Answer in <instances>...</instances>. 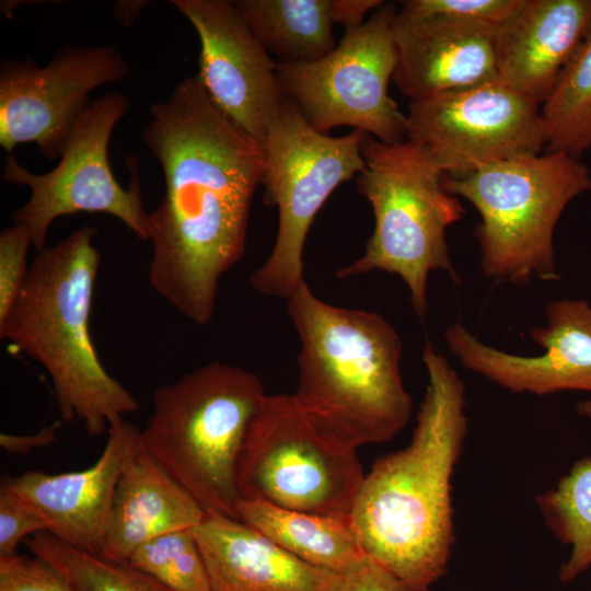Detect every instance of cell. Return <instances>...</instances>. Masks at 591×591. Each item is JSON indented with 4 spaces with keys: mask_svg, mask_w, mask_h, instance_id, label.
Here are the masks:
<instances>
[{
    "mask_svg": "<svg viewBox=\"0 0 591 591\" xmlns=\"http://www.w3.org/2000/svg\"><path fill=\"white\" fill-rule=\"evenodd\" d=\"M142 139L165 193L149 213L153 290L197 325L215 314L219 282L241 260L264 147L224 115L196 77L150 108Z\"/></svg>",
    "mask_w": 591,
    "mask_h": 591,
    "instance_id": "obj_1",
    "label": "cell"
},
{
    "mask_svg": "<svg viewBox=\"0 0 591 591\" xmlns=\"http://www.w3.org/2000/svg\"><path fill=\"white\" fill-rule=\"evenodd\" d=\"M97 461L83 471H26L2 480L48 522V532L100 556L118 478L141 443V430L125 419L109 426Z\"/></svg>",
    "mask_w": 591,
    "mask_h": 591,
    "instance_id": "obj_16",
    "label": "cell"
},
{
    "mask_svg": "<svg viewBox=\"0 0 591 591\" xmlns=\"http://www.w3.org/2000/svg\"><path fill=\"white\" fill-rule=\"evenodd\" d=\"M396 11L384 2L316 61L277 65L283 95L312 128L325 134L349 126L383 142L405 140L406 115L389 94L396 67Z\"/></svg>",
    "mask_w": 591,
    "mask_h": 591,
    "instance_id": "obj_11",
    "label": "cell"
},
{
    "mask_svg": "<svg viewBox=\"0 0 591 591\" xmlns=\"http://www.w3.org/2000/svg\"><path fill=\"white\" fill-rule=\"evenodd\" d=\"M128 563L173 591H209L208 572L194 528L144 542L132 552Z\"/></svg>",
    "mask_w": 591,
    "mask_h": 591,
    "instance_id": "obj_26",
    "label": "cell"
},
{
    "mask_svg": "<svg viewBox=\"0 0 591 591\" xmlns=\"http://www.w3.org/2000/svg\"><path fill=\"white\" fill-rule=\"evenodd\" d=\"M496 31L487 23L397 10L392 23L396 88L412 101L499 79Z\"/></svg>",
    "mask_w": 591,
    "mask_h": 591,
    "instance_id": "obj_17",
    "label": "cell"
},
{
    "mask_svg": "<svg viewBox=\"0 0 591 591\" xmlns=\"http://www.w3.org/2000/svg\"><path fill=\"white\" fill-rule=\"evenodd\" d=\"M422 361L428 385L412 440L366 474L350 521L367 556L429 589L454 544L451 482L467 419L464 384L447 359L428 343Z\"/></svg>",
    "mask_w": 591,
    "mask_h": 591,
    "instance_id": "obj_2",
    "label": "cell"
},
{
    "mask_svg": "<svg viewBox=\"0 0 591 591\" xmlns=\"http://www.w3.org/2000/svg\"><path fill=\"white\" fill-rule=\"evenodd\" d=\"M253 34L283 63L316 61L337 46L331 0H236Z\"/></svg>",
    "mask_w": 591,
    "mask_h": 591,
    "instance_id": "obj_22",
    "label": "cell"
},
{
    "mask_svg": "<svg viewBox=\"0 0 591 591\" xmlns=\"http://www.w3.org/2000/svg\"><path fill=\"white\" fill-rule=\"evenodd\" d=\"M61 424L62 420H56L32 434L1 433L0 445L12 454H27L35 449L51 444L57 439Z\"/></svg>",
    "mask_w": 591,
    "mask_h": 591,
    "instance_id": "obj_32",
    "label": "cell"
},
{
    "mask_svg": "<svg viewBox=\"0 0 591 591\" xmlns=\"http://www.w3.org/2000/svg\"><path fill=\"white\" fill-rule=\"evenodd\" d=\"M576 412L579 416L591 419V397L579 402Z\"/></svg>",
    "mask_w": 591,
    "mask_h": 591,
    "instance_id": "obj_35",
    "label": "cell"
},
{
    "mask_svg": "<svg viewBox=\"0 0 591 591\" xmlns=\"http://www.w3.org/2000/svg\"><path fill=\"white\" fill-rule=\"evenodd\" d=\"M591 28V0H525L497 26L498 78L540 106Z\"/></svg>",
    "mask_w": 591,
    "mask_h": 591,
    "instance_id": "obj_18",
    "label": "cell"
},
{
    "mask_svg": "<svg viewBox=\"0 0 591 591\" xmlns=\"http://www.w3.org/2000/svg\"><path fill=\"white\" fill-rule=\"evenodd\" d=\"M536 503L546 526L570 547L558 575L569 583L591 567V456L576 461Z\"/></svg>",
    "mask_w": 591,
    "mask_h": 591,
    "instance_id": "obj_23",
    "label": "cell"
},
{
    "mask_svg": "<svg viewBox=\"0 0 591 591\" xmlns=\"http://www.w3.org/2000/svg\"><path fill=\"white\" fill-rule=\"evenodd\" d=\"M147 3V1L138 0L118 1L114 8V15L125 26H130Z\"/></svg>",
    "mask_w": 591,
    "mask_h": 591,
    "instance_id": "obj_34",
    "label": "cell"
},
{
    "mask_svg": "<svg viewBox=\"0 0 591 591\" xmlns=\"http://www.w3.org/2000/svg\"><path fill=\"white\" fill-rule=\"evenodd\" d=\"M33 246L27 230L19 224L0 234V321L8 314L26 278V255Z\"/></svg>",
    "mask_w": 591,
    "mask_h": 591,
    "instance_id": "obj_28",
    "label": "cell"
},
{
    "mask_svg": "<svg viewBox=\"0 0 591 591\" xmlns=\"http://www.w3.org/2000/svg\"><path fill=\"white\" fill-rule=\"evenodd\" d=\"M97 229L83 225L34 257L0 338L38 362L51 380L62 421L96 437L139 410L136 397L103 367L90 334L101 253Z\"/></svg>",
    "mask_w": 591,
    "mask_h": 591,
    "instance_id": "obj_3",
    "label": "cell"
},
{
    "mask_svg": "<svg viewBox=\"0 0 591 591\" xmlns=\"http://www.w3.org/2000/svg\"><path fill=\"white\" fill-rule=\"evenodd\" d=\"M236 517L301 560L337 575L349 572L367 556L350 514L311 513L239 498Z\"/></svg>",
    "mask_w": 591,
    "mask_h": 591,
    "instance_id": "obj_21",
    "label": "cell"
},
{
    "mask_svg": "<svg viewBox=\"0 0 591 591\" xmlns=\"http://www.w3.org/2000/svg\"><path fill=\"white\" fill-rule=\"evenodd\" d=\"M384 2L381 0H331V19L341 24L345 31L355 30L364 23L368 12H373Z\"/></svg>",
    "mask_w": 591,
    "mask_h": 591,
    "instance_id": "obj_33",
    "label": "cell"
},
{
    "mask_svg": "<svg viewBox=\"0 0 591 591\" xmlns=\"http://www.w3.org/2000/svg\"><path fill=\"white\" fill-rule=\"evenodd\" d=\"M266 395L251 371L204 364L153 391L141 443L206 513L237 520L239 454Z\"/></svg>",
    "mask_w": 591,
    "mask_h": 591,
    "instance_id": "obj_5",
    "label": "cell"
},
{
    "mask_svg": "<svg viewBox=\"0 0 591 591\" xmlns=\"http://www.w3.org/2000/svg\"><path fill=\"white\" fill-rule=\"evenodd\" d=\"M366 135L359 129L340 137L320 132L285 99L264 142L263 199L277 207L278 229L269 256L250 276L258 292L288 300L305 281L309 229L331 194L363 169Z\"/></svg>",
    "mask_w": 591,
    "mask_h": 591,
    "instance_id": "obj_8",
    "label": "cell"
},
{
    "mask_svg": "<svg viewBox=\"0 0 591 591\" xmlns=\"http://www.w3.org/2000/svg\"><path fill=\"white\" fill-rule=\"evenodd\" d=\"M200 44L195 76L215 105L264 147L286 96L277 65L234 1L172 0Z\"/></svg>",
    "mask_w": 591,
    "mask_h": 591,
    "instance_id": "obj_14",
    "label": "cell"
},
{
    "mask_svg": "<svg viewBox=\"0 0 591 591\" xmlns=\"http://www.w3.org/2000/svg\"><path fill=\"white\" fill-rule=\"evenodd\" d=\"M205 515L195 498L140 443L118 478L99 557L126 563L144 542L195 528Z\"/></svg>",
    "mask_w": 591,
    "mask_h": 591,
    "instance_id": "obj_20",
    "label": "cell"
},
{
    "mask_svg": "<svg viewBox=\"0 0 591 591\" xmlns=\"http://www.w3.org/2000/svg\"><path fill=\"white\" fill-rule=\"evenodd\" d=\"M335 591H429L413 584L366 556L352 570L340 575Z\"/></svg>",
    "mask_w": 591,
    "mask_h": 591,
    "instance_id": "obj_31",
    "label": "cell"
},
{
    "mask_svg": "<svg viewBox=\"0 0 591 591\" xmlns=\"http://www.w3.org/2000/svg\"><path fill=\"white\" fill-rule=\"evenodd\" d=\"M0 591H74L51 566L34 556L0 557Z\"/></svg>",
    "mask_w": 591,
    "mask_h": 591,
    "instance_id": "obj_30",
    "label": "cell"
},
{
    "mask_svg": "<svg viewBox=\"0 0 591 591\" xmlns=\"http://www.w3.org/2000/svg\"><path fill=\"white\" fill-rule=\"evenodd\" d=\"M364 166L357 188L371 205L374 229L362 256L336 273L338 278L380 270L401 277L419 318L428 311L427 281L433 270L460 283L452 265L447 230L465 209L443 186L444 172L425 146L405 139L383 142L366 135Z\"/></svg>",
    "mask_w": 591,
    "mask_h": 591,
    "instance_id": "obj_6",
    "label": "cell"
},
{
    "mask_svg": "<svg viewBox=\"0 0 591 591\" xmlns=\"http://www.w3.org/2000/svg\"><path fill=\"white\" fill-rule=\"evenodd\" d=\"M194 534L209 591H335L340 579L233 518L206 513Z\"/></svg>",
    "mask_w": 591,
    "mask_h": 591,
    "instance_id": "obj_19",
    "label": "cell"
},
{
    "mask_svg": "<svg viewBox=\"0 0 591 591\" xmlns=\"http://www.w3.org/2000/svg\"><path fill=\"white\" fill-rule=\"evenodd\" d=\"M127 73L124 57L109 45L65 46L45 66L2 59L0 146L13 154L18 144L33 142L43 157L60 158L90 93Z\"/></svg>",
    "mask_w": 591,
    "mask_h": 591,
    "instance_id": "obj_13",
    "label": "cell"
},
{
    "mask_svg": "<svg viewBox=\"0 0 591 591\" xmlns=\"http://www.w3.org/2000/svg\"><path fill=\"white\" fill-rule=\"evenodd\" d=\"M300 340L294 397L337 440L358 448L394 438L412 397L402 373L401 337L378 313L336 306L304 281L287 300Z\"/></svg>",
    "mask_w": 591,
    "mask_h": 591,
    "instance_id": "obj_4",
    "label": "cell"
},
{
    "mask_svg": "<svg viewBox=\"0 0 591 591\" xmlns=\"http://www.w3.org/2000/svg\"><path fill=\"white\" fill-rule=\"evenodd\" d=\"M525 0H405L403 10L499 26L510 20Z\"/></svg>",
    "mask_w": 591,
    "mask_h": 591,
    "instance_id": "obj_27",
    "label": "cell"
},
{
    "mask_svg": "<svg viewBox=\"0 0 591 591\" xmlns=\"http://www.w3.org/2000/svg\"><path fill=\"white\" fill-rule=\"evenodd\" d=\"M405 115L407 139L429 149L450 177L546 146L541 106L499 79L412 100Z\"/></svg>",
    "mask_w": 591,
    "mask_h": 591,
    "instance_id": "obj_12",
    "label": "cell"
},
{
    "mask_svg": "<svg viewBox=\"0 0 591 591\" xmlns=\"http://www.w3.org/2000/svg\"><path fill=\"white\" fill-rule=\"evenodd\" d=\"M545 151L579 158L591 148V28L541 106Z\"/></svg>",
    "mask_w": 591,
    "mask_h": 591,
    "instance_id": "obj_24",
    "label": "cell"
},
{
    "mask_svg": "<svg viewBox=\"0 0 591 591\" xmlns=\"http://www.w3.org/2000/svg\"><path fill=\"white\" fill-rule=\"evenodd\" d=\"M48 522L3 480L0 486V557L16 555L19 543L40 531Z\"/></svg>",
    "mask_w": 591,
    "mask_h": 591,
    "instance_id": "obj_29",
    "label": "cell"
},
{
    "mask_svg": "<svg viewBox=\"0 0 591 591\" xmlns=\"http://www.w3.org/2000/svg\"><path fill=\"white\" fill-rule=\"evenodd\" d=\"M129 101L111 91L91 102L74 125L57 165L43 174L22 166L8 154L2 179L30 189L27 201L12 213L14 224L24 227L33 247H46L51 223L78 212H104L119 219L141 241H149V212L141 195L138 162L128 160V187L113 174L108 146L115 126L128 111Z\"/></svg>",
    "mask_w": 591,
    "mask_h": 591,
    "instance_id": "obj_10",
    "label": "cell"
},
{
    "mask_svg": "<svg viewBox=\"0 0 591 591\" xmlns=\"http://www.w3.org/2000/svg\"><path fill=\"white\" fill-rule=\"evenodd\" d=\"M447 192L478 211L475 229L483 274L525 286L559 278L554 231L568 206L591 190V173L578 158L544 151L484 166L464 177L444 175Z\"/></svg>",
    "mask_w": 591,
    "mask_h": 591,
    "instance_id": "obj_7",
    "label": "cell"
},
{
    "mask_svg": "<svg viewBox=\"0 0 591 591\" xmlns=\"http://www.w3.org/2000/svg\"><path fill=\"white\" fill-rule=\"evenodd\" d=\"M350 447L323 430L293 394L266 395L236 465L240 498L318 514H350L364 479Z\"/></svg>",
    "mask_w": 591,
    "mask_h": 591,
    "instance_id": "obj_9",
    "label": "cell"
},
{
    "mask_svg": "<svg viewBox=\"0 0 591 591\" xmlns=\"http://www.w3.org/2000/svg\"><path fill=\"white\" fill-rule=\"evenodd\" d=\"M25 545L35 557L57 570L74 591H173L128 561H108L48 531L26 537Z\"/></svg>",
    "mask_w": 591,
    "mask_h": 591,
    "instance_id": "obj_25",
    "label": "cell"
},
{
    "mask_svg": "<svg viewBox=\"0 0 591 591\" xmlns=\"http://www.w3.org/2000/svg\"><path fill=\"white\" fill-rule=\"evenodd\" d=\"M545 316L546 325L531 332L543 349L533 357L488 346L461 323L447 327L444 338L464 368L512 393H591V305L586 300H556L546 305Z\"/></svg>",
    "mask_w": 591,
    "mask_h": 591,
    "instance_id": "obj_15",
    "label": "cell"
}]
</instances>
